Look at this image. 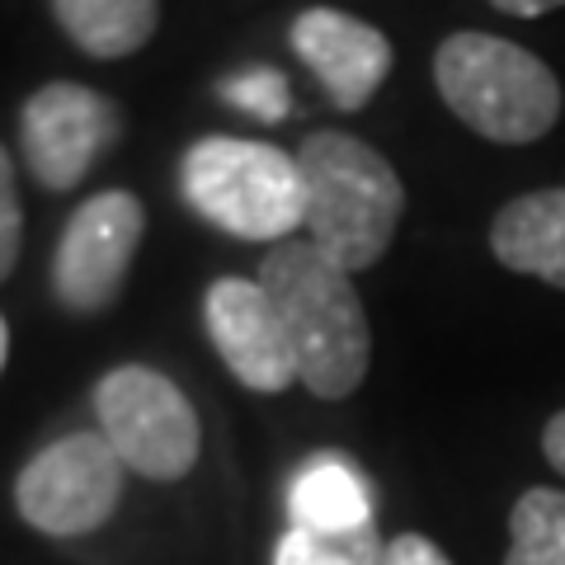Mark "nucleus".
<instances>
[{
	"instance_id": "nucleus-1",
	"label": "nucleus",
	"mask_w": 565,
	"mask_h": 565,
	"mask_svg": "<svg viewBox=\"0 0 565 565\" xmlns=\"http://www.w3.org/2000/svg\"><path fill=\"white\" fill-rule=\"evenodd\" d=\"M259 282L288 326L297 382L321 401H344L359 392L373 334L353 292V274L330 264L311 241H278L259 264Z\"/></svg>"
},
{
	"instance_id": "nucleus-2",
	"label": "nucleus",
	"mask_w": 565,
	"mask_h": 565,
	"mask_svg": "<svg viewBox=\"0 0 565 565\" xmlns=\"http://www.w3.org/2000/svg\"><path fill=\"white\" fill-rule=\"evenodd\" d=\"M297 170L311 245L344 274L373 269L405 212V189L392 161L353 132H311L297 151Z\"/></svg>"
},
{
	"instance_id": "nucleus-3",
	"label": "nucleus",
	"mask_w": 565,
	"mask_h": 565,
	"mask_svg": "<svg viewBox=\"0 0 565 565\" xmlns=\"http://www.w3.org/2000/svg\"><path fill=\"white\" fill-rule=\"evenodd\" d=\"M434 81L444 104L486 141L523 147L556 128L561 85L552 66L527 47L462 29L434 52Z\"/></svg>"
},
{
	"instance_id": "nucleus-4",
	"label": "nucleus",
	"mask_w": 565,
	"mask_h": 565,
	"mask_svg": "<svg viewBox=\"0 0 565 565\" xmlns=\"http://www.w3.org/2000/svg\"><path fill=\"white\" fill-rule=\"evenodd\" d=\"M180 184L189 207L241 241H292L307 222V193L297 156L245 137L193 141Z\"/></svg>"
},
{
	"instance_id": "nucleus-5",
	"label": "nucleus",
	"mask_w": 565,
	"mask_h": 565,
	"mask_svg": "<svg viewBox=\"0 0 565 565\" xmlns=\"http://www.w3.org/2000/svg\"><path fill=\"white\" fill-rule=\"evenodd\" d=\"M95 415L118 462L147 481H180L199 462V415L180 386L156 367L122 363L104 373L95 386Z\"/></svg>"
},
{
	"instance_id": "nucleus-6",
	"label": "nucleus",
	"mask_w": 565,
	"mask_h": 565,
	"mask_svg": "<svg viewBox=\"0 0 565 565\" xmlns=\"http://www.w3.org/2000/svg\"><path fill=\"white\" fill-rule=\"evenodd\" d=\"M118 452L104 434H66L47 444L14 481V504L47 537H81L109 523L122 494Z\"/></svg>"
},
{
	"instance_id": "nucleus-7",
	"label": "nucleus",
	"mask_w": 565,
	"mask_h": 565,
	"mask_svg": "<svg viewBox=\"0 0 565 565\" xmlns=\"http://www.w3.org/2000/svg\"><path fill=\"white\" fill-rule=\"evenodd\" d=\"M141 232H147V212L128 189H109L81 203L57 241V255H52L57 302L76 316L109 311L128 282Z\"/></svg>"
},
{
	"instance_id": "nucleus-8",
	"label": "nucleus",
	"mask_w": 565,
	"mask_h": 565,
	"mask_svg": "<svg viewBox=\"0 0 565 565\" xmlns=\"http://www.w3.org/2000/svg\"><path fill=\"white\" fill-rule=\"evenodd\" d=\"M118 132H122L118 104L76 81L43 85L20 109L24 166L52 193L76 189L95 170L99 156L118 141Z\"/></svg>"
},
{
	"instance_id": "nucleus-9",
	"label": "nucleus",
	"mask_w": 565,
	"mask_h": 565,
	"mask_svg": "<svg viewBox=\"0 0 565 565\" xmlns=\"http://www.w3.org/2000/svg\"><path fill=\"white\" fill-rule=\"evenodd\" d=\"M207 334L217 344L222 363L232 367V377L250 392H288L297 382V353L288 340V326L274 307V297L264 292V282L250 278H217L207 288Z\"/></svg>"
},
{
	"instance_id": "nucleus-10",
	"label": "nucleus",
	"mask_w": 565,
	"mask_h": 565,
	"mask_svg": "<svg viewBox=\"0 0 565 565\" xmlns=\"http://www.w3.org/2000/svg\"><path fill=\"white\" fill-rule=\"evenodd\" d=\"M292 47L311 66V76L326 85L330 104L344 114H359L392 76L386 33L340 10H302L292 24Z\"/></svg>"
},
{
	"instance_id": "nucleus-11",
	"label": "nucleus",
	"mask_w": 565,
	"mask_h": 565,
	"mask_svg": "<svg viewBox=\"0 0 565 565\" xmlns=\"http://www.w3.org/2000/svg\"><path fill=\"white\" fill-rule=\"evenodd\" d=\"M490 250L504 269L565 288V189H537L504 203L490 226Z\"/></svg>"
},
{
	"instance_id": "nucleus-12",
	"label": "nucleus",
	"mask_w": 565,
	"mask_h": 565,
	"mask_svg": "<svg viewBox=\"0 0 565 565\" xmlns=\"http://www.w3.org/2000/svg\"><path fill=\"white\" fill-rule=\"evenodd\" d=\"M288 514L307 533H353L373 523V500L344 457H311L288 486Z\"/></svg>"
},
{
	"instance_id": "nucleus-13",
	"label": "nucleus",
	"mask_w": 565,
	"mask_h": 565,
	"mask_svg": "<svg viewBox=\"0 0 565 565\" xmlns=\"http://www.w3.org/2000/svg\"><path fill=\"white\" fill-rule=\"evenodd\" d=\"M52 14L85 57L118 62L151 43L161 0H52Z\"/></svg>"
},
{
	"instance_id": "nucleus-14",
	"label": "nucleus",
	"mask_w": 565,
	"mask_h": 565,
	"mask_svg": "<svg viewBox=\"0 0 565 565\" xmlns=\"http://www.w3.org/2000/svg\"><path fill=\"white\" fill-rule=\"evenodd\" d=\"M504 565H565V494L552 486H533L519 494L509 514V552Z\"/></svg>"
},
{
	"instance_id": "nucleus-15",
	"label": "nucleus",
	"mask_w": 565,
	"mask_h": 565,
	"mask_svg": "<svg viewBox=\"0 0 565 565\" xmlns=\"http://www.w3.org/2000/svg\"><path fill=\"white\" fill-rule=\"evenodd\" d=\"M274 565H386V546L377 527H353V533H307L288 527L274 552Z\"/></svg>"
},
{
	"instance_id": "nucleus-16",
	"label": "nucleus",
	"mask_w": 565,
	"mask_h": 565,
	"mask_svg": "<svg viewBox=\"0 0 565 565\" xmlns=\"http://www.w3.org/2000/svg\"><path fill=\"white\" fill-rule=\"evenodd\" d=\"M222 99L259 122H282L292 114V90H288V81H282V71H274V66H245L236 76H226Z\"/></svg>"
},
{
	"instance_id": "nucleus-17",
	"label": "nucleus",
	"mask_w": 565,
	"mask_h": 565,
	"mask_svg": "<svg viewBox=\"0 0 565 565\" xmlns=\"http://www.w3.org/2000/svg\"><path fill=\"white\" fill-rule=\"evenodd\" d=\"M20 236H24V207H20V184H14L10 151L0 147V282L14 274L20 259Z\"/></svg>"
},
{
	"instance_id": "nucleus-18",
	"label": "nucleus",
	"mask_w": 565,
	"mask_h": 565,
	"mask_svg": "<svg viewBox=\"0 0 565 565\" xmlns=\"http://www.w3.org/2000/svg\"><path fill=\"white\" fill-rule=\"evenodd\" d=\"M386 565H452L429 537L419 533H401L396 542H386Z\"/></svg>"
},
{
	"instance_id": "nucleus-19",
	"label": "nucleus",
	"mask_w": 565,
	"mask_h": 565,
	"mask_svg": "<svg viewBox=\"0 0 565 565\" xmlns=\"http://www.w3.org/2000/svg\"><path fill=\"white\" fill-rule=\"evenodd\" d=\"M542 452H546V462H552L561 476H565V411L552 415V424H546V434H542Z\"/></svg>"
},
{
	"instance_id": "nucleus-20",
	"label": "nucleus",
	"mask_w": 565,
	"mask_h": 565,
	"mask_svg": "<svg viewBox=\"0 0 565 565\" xmlns=\"http://www.w3.org/2000/svg\"><path fill=\"white\" fill-rule=\"evenodd\" d=\"M494 10H504V14H519V20H537V14H552L561 10L565 0H490Z\"/></svg>"
},
{
	"instance_id": "nucleus-21",
	"label": "nucleus",
	"mask_w": 565,
	"mask_h": 565,
	"mask_svg": "<svg viewBox=\"0 0 565 565\" xmlns=\"http://www.w3.org/2000/svg\"><path fill=\"white\" fill-rule=\"evenodd\" d=\"M6 353H10V326H6V316H0V367H6Z\"/></svg>"
}]
</instances>
